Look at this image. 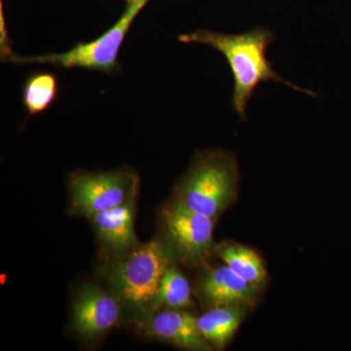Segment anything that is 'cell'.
Segmentation results:
<instances>
[{"label":"cell","mask_w":351,"mask_h":351,"mask_svg":"<svg viewBox=\"0 0 351 351\" xmlns=\"http://www.w3.org/2000/svg\"><path fill=\"white\" fill-rule=\"evenodd\" d=\"M274 34L267 27H256L239 34H225L199 29L184 34L179 40L184 43H200L218 50L232 69L233 80L232 107L245 119L249 101L262 82H276L293 89L316 97L314 92L295 86L276 73L267 59V51L274 41Z\"/></svg>","instance_id":"6da1fadb"},{"label":"cell","mask_w":351,"mask_h":351,"mask_svg":"<svg viewBox=\"0 0 351 351\" xmlns=\"http://www.w3.org/2000/svg\"><path fill=\"white\" fill-rule=\"evenodd\" d=\"M237 186L239 169L232 154L201 152L178 184L173 202L215 219L235 199Z\"/></svg>","instance_id":"7a4b0ae2"},{"label":"cell","mask_w":351,"mask_h":351,"mask_svg":"<svg viewBox=\"0 0 351 351\" xmlns=\"http://www.w3.org/2000/svg\"><path fill=\"white\" fill-rule=\"evenodd\" d=\"M172 254L169 245L159 239L138 243L121 253L108 269L115 295L133 311L142 314L152 311Z\"/></svg>","instance_id":"3957f363"},{"label":"cell","mask_w":351,"mask_h":351,"mask_svg":"<svg viewBox=\"0 0 351 351\" xmlns=\"http://www.w3.org/2000/svg\"><path fill=\"white\" fill-rule=\"evenodd\" d=\"M149 0H131L119 20L100 38L80 43L64 53L23 57L11 53L6 61L16 64H49L64 69L80 68L110 73L117 69L120 48L132 23Z\"/></svg>","instance_id":"277c9868"},{"label":"cell","mask_w":351,"mask_h":351,"mask_svg":"<svg viewBox=\"0 0 351 351\" xmlns=\"http://www.w3.org/2000/svg\"><path fill=\"white\" fill-rule=\"evenodd\" d=\"M138 186V175L129 169L77 172L69 179L73 208L87 217L135 199Z\"/></svg>","instance_id":"5b68a950"},{"label":"cell","mask_w":351,"mask_h":351,"mask_svg":"<svg viewBox=\"0 0 351 351\" xmlns=\"http://www.w3.org/2000/svg\"><path fill=\"white\" fill-rule=\"evenodd\" d=\"M164 230L173 252L188 261L200 262L213 248L214 219L173 202L162 213Z\"/></svg>","instance_id":"8992f818"},{"label":"cell","mask_w":351,"mask_h":351,"mask_svg":"<svg viewBox=\"0 0 351 351\" xmlns=\"http://www.w3.org/2000/svg\"><path fill=\"white\" fill-rule=\"evenodd\" d=\"M120 300L95 284H85L76 295L73 306V326L86 341L104 336L119 321Z\"/></svg>","instance_id":"52a82bcc"},{"label":"cell","mask_w":351,"mask_h":351,"mask_svg":"<svg viewBox=\"0 0 351 351\" xmlns=\"http://www.w3.org/2000/svg\"><path fill=\"white\" fill-rule=\"evenodd\" d=\"M143 326L145 334L152 338L184 350L207 351L213 348L201 336L197 317L184 309L149 311L145 314Z\"/></svg>","instance_id":"ba28073f"},{"label":"cell","mask_w":351,"mask_h":351,"mask_svg":"<svg viewBox=\"0 0 351 351\" xmlns=\"http://www.w3.org/2000/svg\"><path fill=\"white\" fill-rule=\"evenodd\" d=\"M198 293L201 299L211 307L248 306L255 299L257 286L247 282L223 265L214 267L203 276Z\"/></svg>","instance_id":"9c48e42d"},{"label":"cell","mask_w":351,"mask_h":351,"mask_svg":"<svg viewBox=\"0 0 351 351\" xmlns=\"http://www.w3.org/2000/svg\"><path fill=\"white\" fill-rule=\"evenodd\" d=\"M135 199L89 217L101 243L114 253H123L138 243L134 226Z\"/></svg>","instance_id":"30bf717a"},{"label":"cell","mask_w":351,"mask_h":351,"mask_svg":"<svg viewBox=\"0 0 351 351\" xmlns=\"http://www.w3.org/2000/svg\"><path fill=\"white\" fill-rule=\"evenodd\" d=\"M245 306L212 307L197 317L201 336L212 346L223 348L232 341L246 316Z\"/></svg>","instance_id":"8fae6325"},{"label":"cell","mask_w":351,"mask_h":351,"mask_svg":"<svg viewBox=\"0 0 351 351\" xmlns=\"http://www.w3.org/2000/svg\"><path fill=\"white\" fill-rule=\"evenodd\" d=\"M218 255L226 267L252 285L258 286L267 278V271L255 251L239 244H228L219 249Z\"/></svg>","instance_id":"7c38bea8"},{"label":"cell","mask_w":351,"mask_h":351,"mask_svg":"<svg viewBox=\"0 0 351 351\" xmlns=\"http://www.w3.org/2000/svg\"><path fill=\"white\" fill-rule=\"evenodd\" d=\"M59 83L50 73H34L27 78L23 89V101L29 114L45 112L56 100Z\"/></svg>","instance_id":"4fadbf2b"},{"label":"cell","mask_w":351,"mask_h":351,"mask_svg":"<svg viewBox=\"0 0 351 351\" xmlns=\"http://www.w3.org/2000/svg\"><path fill=\"white\" fill-rule=\"evenodd\" d=\"M191 304V289L186 277L171 265L164 272L154 302V306L184 309Z\"/></svg>","instance_id":"5bb4252c"},{"label":"cell","mask_w":351,"mask_h":351,"mask_svg":"<svg viewBox=\"0 0 351 351\" xmlns=\"http://www.w3.org/2000/svg\"><path fill=\"white\" fill-rule=\"evenodd\" d=\"M127 1H128V2H129V1H131V0H127Z\"/></svg>","instance_id":"9a60e30c"}]
</instances>
